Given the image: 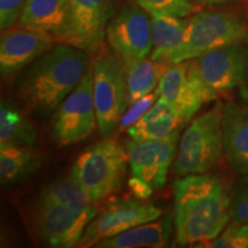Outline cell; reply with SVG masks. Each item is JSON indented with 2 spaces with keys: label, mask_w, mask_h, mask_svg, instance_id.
<instances>
[{
  "label": "cell",
  "mask_w": 248,
  "mask_h": 248,
  "mask_svg": "<svg viewBox=\"0 0 248 248\" xmlns=\"http://www.w3.org/2000/svg\"><path fill=\"white\" fill-rule=\"evenodd\" d=\"M176 243L203 244L222 233L230 219L231 198L221 179L209 173L186 175L173 183Z\"/></svg>",
  "instance_id": "cell-1"
},
{
  "label": "cell",
  "mask_w": 248,
  "mask_h": 248,
  "mask_svg": "<svg viewBox=\"0 0 248 248\" xmlns=\"http://www.w3.org/2000/svg\"><path fill=\"white\" fill-rule=\"evenodd\" d=\"M91 67L88 52L60 44L36 59L15 85L28 110L48 115L75 90Z\"/></svg>",
  "instance_id": "cell-2"
},
{
  "label": "cell",
  "mask_w": 248,
  "mask_h": 248,
  "mask_svg": "<svg viewBox=\"0 0 248 248\" xmlns=\"http://www.w3.org/2000/svg\"><path fill=\"white\" fill-rule=\"evenodd\" d=\"M237 44L248 45V17L233 12H197L187 20L184 43L167 64L179 63L210 49Z\"/></svg>",
  "instance_id": "cell-3"
},
{
  "label": "cell",
  "mask_w": 248,
  "mask_h": 248,
  "mask_svg": "<svg viewBox=\"0 0 248 248\" xmlns=\"http://www.w3.org/2000/svg\"><path fill=\"white\" fill-rule=\"evenodd\" d=\"M223 153V106L218 104L195 119L183 133L173 172L178 176L204 173Z\"/></svg>",
  "instance_id": "cell-4"
},
{
  "label": "cell",
  "mask_w": 248,
  "mask_h": 248,
  "mask_svg": "<svg viewBox=\"0 0 248 248\" xmlns=\"http://www.w3.org/2000/svg\"><path fill=\"white\" fill-rule=\"evenodd\" d=\"M128 152L115 140H104L77 157L71 175L85 188L93 203H99L121 187Z\"/></svg>",
  "instance_id": "cell-5"
},
{
  "label": "cell",
  "mask_w": 248,
  "mask_h": 248,
  "mask_svg": "<svg viewBox=\"0 0 248 248\" xmlns=\"http://www.w3.org/2000/svg\"><path fill=\"white\" fill-rule=\"evenodd\" d=\"M91 67L98 130L102 137H108L120 125L128 107L125 67L106 54L93 59Z\"/></svg>",
  "instance_id": "cell-6"
},
{
  "label": "cell",
  "mask_w": 248,
  "mask_h": 248,
  "mask_svg": "<svg viewBox=\"0 0 248 248\" xmlns=\"http://www.w3.org/2000/svg\"><path fill=\"white\" fill-rule=\"evenodd\" d=\"M98 126L93 100L92 67L79 84L59 105L52 121L54 140L60 146L84 140Z\"/></svg>",
  "instance_id": "cell-7"
},
{
  "label": "cell",
  "mask_w": 248,
  "mask_h": 248,
  "mask_svg": "<svg viewBox=\"0 0 248 248\" xmlns=\"http://www.w3.org/2000/svg\"><path fill=\"white\" fill-rule=\"evenodd\" d=\"M67 28L59 39L61 44L74 46L88 53L104 49L107 27L115 13L111 0H69Z\"/></svg>",
  "instance_id": "cell-8"
},
{
  "label": "cell",
  "mask_w": 248,
  "mask_h": 248,
  "mask_svg": "<svg viewBox=\"0 0 248 248\" xmlns=\"http://www.w3.org/2000/svg\"><path fill=\"white\" fill-rule=\"evenodd\" d=\"M97 216L94 207L75 209L39 199L33 212V226L38 237L55 248L78 246L86 226Z\"/></svg>",
  "instance_id": "cell-9"
},
{
  "label": "cell",
  "mask_w": 248,
  "mask_h": 248,
  "mask_svg": "<svg viewBox=\"0 0 248 248\" xmlns=\"http://www.w3.org/2000/svg\"><path fill=\"white\" fill-rule=\"evenodd\" d=\"M157 90L160 97L177 111L182 124L191 120L203 104L218 98L204 84L193 59L168 66Z\"/></svg>",
  "instance_id": "cell-10"
},
{
  "label": "cell",
  "mask_w": 248,
  "mask_h": 248,
  "mask_svg": "<svg viewBox=\"0 0 248 248\" xmlns=\"http://www.w3.org/2000/svg\"><path fill=\"white\" fill-rule=\"evenodd\" d=\"M107 40L123 64L146 59L153 48L152 21L140 6H125L110 18Z\"/></svg>",
  "instance_id": "cell-11"
},
{
  "label": "cell",
  "mask_w": 248,
  "mask_h": 248,
  "mask_svg": "<svg viewBox=\"0 0 248 248\" xmlns=\"http://www.w3.org/2000/svg\"><path fill=\"white\" fill-rule=\"evenodd\" d=\"M204 84L218 97L237 88L248 74V45L237 44L210 49L193 59Z\"/></svg>",
  "instance_id": "cell-12"
},
{
  "label": "cell",
  "mask_w": 248,
  "mask_h": 248,
  "mask_svg": "<svg viewBox=\"0 0 248 248\" xmlns=\"http://www.w3.org/2000/svg\"><path fill=\"white\" fill-rule=\"evenodd\" d=\"M162 212L154 204L137 200L115 201L86 226L78 246L90 247L106 238L157 219Z\"/></svg>",
  "instance_id": "cell-13"
},
{
  "label": "cell",
  "mask_w": 248,
  "mask_h": 248,
  "mask_svg": "<svg viewBox=\"0 0 248 248\" xmlns=\"http://www.w3.org/2000/svg\"><path fill=\"white\" fill-rule=\"evenodd\" d=\"M178 138L177 130L163 139L126 142L132 175L148 183L155 190L162 188L176 155Z\"/></svg>",
  "instance_id": "cell-14"
},
{
  "label": "cell",
  "mask_w": 248,
  "mask_h": 248,
  "mask_svg": "<svg viewBox=\"0 0 248 248\" xmlns=\"http://www.w3.org/2000/svg\"><path fill=\"white\" fill-rule=\"evenodd\" d=\"M54 38L45 32L18 27L2 30L0 39V71L8 76L31 64L52 48Z\"/></svg>",
  "instance_id": "cell-15"
},
{
  "label": "cell",
  "mask_w": 248,
  "mask_h": 248,
  "mask_svg": "<svg viewBox=\"0 0 248 248\" xmlns=\"http://www.w3.org/2000/svg\"><path fill=\"white\" fill-rule=\"evenodd\" d=\"M223 145L231 169L248 175V105L223 106Z\"/></svg>",
  "instance_id": "cell-16"
},
{
  "label": "cell",
  "mask_w": 248,
  "mask_h": 248,
  "mask_svg": "<svg viewBox=\"0 0 248 248\" xmlns=\"http://www.w3.org/2000/svg\"><path fill=\"white\" fill-rule=\"evenodd\" d=\"M69 0H26L18 26L61 38L69 18Z\"/></svg>",
  "instance_id": "cell-17"
},
{
  "label": "cell",
  "mask_w": 248,
  "mask_h": 248,
  "mask_svg": "<svg viewBox=\"0 0 248 248\" xmlns=\"http://www.w3.org/2000/svg\"><path fill=\"white\" fill-rule=\"evenodd\" d=\"M172 226L169 217L133 226L95 245L99 248H161L168 246Z\"/></svg>",
  "instance_id": "cell-18"
},
{
  "label": "cell",
  "mask_w": 248,
  "mask_h": 248,
  "mask_svg": "<svg viewBox=\"0 0 248 248\" xmlns=\"http://www.w3.org/2000/svg\"><path fill=\"white\" fill-rule=\"evenodd\" d=\"M179 124H182V121L175 108L160 98L140 120L129 126L128 133L136 141L156 140L177 131Z\"/></svg>",
  "instance_id": "cell-19"
},
{
  "label": "cell",
  "mask_w": 248,
  "mask_h": 248,
  "mask_svg": "<svg viewBox=\"0 0 248 248\" xmlns=\"http://www.w3.org/2000/svg\"><path fill=\"white\" fill-rule=\"evenodd\" d=\"M186 30L187 20H184L183 17L152 15V60L167 63L168 59L184 43Z\"/></svg>",
  "instance_id": "cell-20"
},
{
  "label": "cell",
  "mask_w": 248,
  "mask_h": 248,
  "mask_svg": "<svg viewBox=\"0 0 248 248\" xmlns=\"http://www.w3.org/2000/svg\"><path fill=\"white\" fill-rule=\"evenodd\" d=\"M169 64L154 60H135L124 64L128 88V105L135 104L139 99L150 94L159 85L164 71Z\"/></svg>",
  "instance_id": "cell-21"
},
{
  "label": "cell",
  "mask_w": 248,
  "mask_h": 248,
  "mask_svg": "<svg viewBox=\"0 0 248 248\" xmlns=\"http://www.w3.org/2000/svg\"><path fill=\"white\" fill-rule=\"evenodd\" d=\"M39 160L31 147L0 144V179L2 186L17 184L38 168Z\"/></svg>",
  "instance_id": "cell-22"
},
{
  "label": "cell",
  "mask_w": 248,
  "mask_h": 248,
  "mask_svg": "<svg viewBox=\"0 0 248 248\" xmlns=\"http://www.w3.org/2000/svg\"><path fill=\"white\" fill-rule=\"evenodd\" d=\"M36 142L37 131L32 123L12 105L1 102L0 144H12L32 148Z\"/></svg>",
  "instance_id": "cell-23"
},
{
  "label": "cell",
  "mask_w": 248,
  "mask_h": 248,
  "mask_svg": "<svg viewBox=\"0 0 248 248\" xmlns=\"http://www.w3.org/2000/svg\"><path fill=\"white\" fill-rule=\"evenodd\" d=\"M40 199L75 209H88L94 204L85 188L74 178L71 173L70 176L51 183L43 191Z\"/></svg>",
  "instance_id": "cell-24"
},
{
  "label": "cell",
  "mask_w": 248,
  "mask_h": 248,
  "mask_svg": "<svg viewBox=\"0 0 248 248\" xmlns=\"http://www.w3.org/2000/svg\"><path fill=\"white\" fill-rule=\"evenodd\" d=\"M151 15L186 17L195 12L190 0H133Z\"/></svg>",
  "instance_id": "cell-25"
},
{
  "label": "cell",
  "mask_w": 248,
  "mask_h": 248,
  "mask_svg": "<svg viewBox=\"0 0 248 248\" xmlns=\"http://www.w3.org/2000/svg\"><path fill=\"white\" fill-rule=\"evenodd\" d=\"M201 247L213 248H248V223L231 224L215 239Z\"/></svg>",
  "instance_id": "cell-26"
},
{
  "label": "cell",
  "mask_w": 248,
  "mask_h": 248,
  "mask_svg": "<svg viewBox=\"0 0 248 248\" xmlns=\"http://www.w3.org/2000/svg\"><path fill=\"white\" fill-rule=\"evenodd\" d=\"M230 218L232 224L248 223V179L238 186L231 199Z\"/></svg>",
  "instance_id": "cell-27"
},
{
  "label": "cell",
  "mask_w": 248,
  "mask_h": 248,
  "mask_svg": "<svg viewBox=\"0 0 248 248\" xmlns=\"http://www.w3.org/2000/svg\"><path fill=\"white\" fill-rule=\"evenodd\" d=\"M157 95H160V93L159 90L156 89V91L154 93H150V94L145 95L144 98L139 99L138 101L131 105L130 109L124 113L122 120H121V128L131 126L132 124H135L137 121L140 120L146 114V111L152 107V104H153Z\"/></svg>",
  "instance_id": "cell-28"
},
{
  "label": "cell",
  "mask_w": 248,
  "mask_h": 248,
  "mask_svg": "<svg viewBox=\"0 0 248 248\" xmlns=\"http://www.w3.org/2000/svg\"><path fill=\"white\" fill-rule=\"evenodd\" d=\"M26 0H0V28L9 29L18 22Z\"/></svg>",
  "instance_id": "cell-29"
},
{
  "label": "cell",
  "mask_w": 248,
  "mask_h": 248,
  "mask_svg": "<svg viewBox=\"0 0 248 248\" xmlns=\"http://www.w3.org/2000/svg\"><path fill=\"white\" fill-rule=\"evenodd\" d=\"M129 187L131 190L132 194L135 195L137 199L144 200L150 198L152 194H153V190L154 188L152 186L146 183L142 179L136 177V176H132L131 178L129 179Z\"/></svg>",
  "instance_id": "cell-30"
},
{
  "label": "cell",
  "mask_w": 248,
  "mask_h": 248,
  "mask_svg": "<svg viewBox=\"0 0 248 248\" xmlns=\"http://www.w3.org/2000/svg\"><path fill=\"white\" fill-rule=\"evenodd\" d=\"M198 1L207 6H219L228 4V2L232 1V0H198Z\"/></svg>",
  "instance_id": "cell-31"
},
{
  "label": "cell",
  "mask_w": 248,
  "mask_h": 248,
  "mask_svg": "<svg viewBox=\"0 0 248 248\" xmlns=\"http://www.w3.org/2000/svg\"><path fill=\"white\" fill-rule=\"evenodd\" d=\"M243 98L247 101V104H248V88L243 90Z\"/></svg>",
  "instance_id": "cell-32"
}]
</instances>
